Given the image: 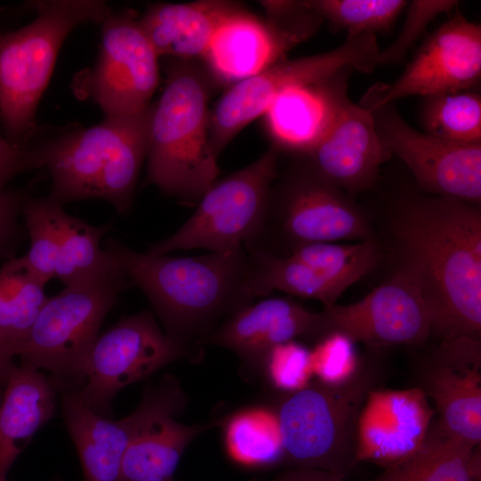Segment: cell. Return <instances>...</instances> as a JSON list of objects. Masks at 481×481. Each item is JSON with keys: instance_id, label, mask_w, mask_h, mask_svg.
Segmentation results:
<instances>
[{"instance_id": "cell-1", "label": "cell", "mask_w": 481, "mask_h": 481, "mask_svg": "<svg viewBox=\"0 0 481 481\" xmlns=\"http://www.w3.org/2000/svg\"><path fill=\"white\" fill-rule=\"evenodd\" d=\"M391 230L404 266L420 285L438 343L480 340L481 210L440 195H409Z\"/></svg>"}, {"instance_id": "cell-2", "label": "cell", "mask_w": 481, "mask_h": 481, "mask_svg": "<svg viewBox=\"0 0 481 481\" xmlns=\"http://www.w3.org/2000/svg\"><path fill=\"white\" fill-rule=\"evenodd\" d=\"M103 249L117 259L132 287L145 294L166 334L189 349L257 298L244 247L179 257L137 252L108 238Z\"/></svg>"}, {"instance_id": "cell-3", "label": "cell", "mask_w": 481, "mask_h": 481, "mask_svg": "<svg viewBox=\"0 0 481 481\" xmlns=\"http://www.w3.org/2000/svg\"><path fill=\"white\" fill-rule=\"evenodd\" d=\"M165 72L163 93L154 102L146 183L195 206L220 173L209 141L214 84L196 60L168 58Z\"/></svg>"}, {"instance_id": "cell-4", "label": "cell", "mask_w": 481, "mask_h": 481, "mask_svg": "<svg viewBox=\"0 0 481 481\" xmlns=\"http://www.w3.org/2000/svg\"><path fill=\"white\" fill-rule=\"evenodd\" d=\"M153 110L151 103L140 112L106 117L50 140L45 164L53 179L49 197L62 206L99 198L119 214L127 211L148 155Z\"/></svg>"}, {"instance_id": "cell-5", "label": "cell", "mask_w": 481, "mask_h": 481, "mask_svg": "<svg viewBox=\"0 0 481 481\" xmlns=\"http://www.w3.org/2000/svg\"><path fill=\"white\" fill-rule=\"evenodd\" d=\"M29 19L0 30V115L8 141L25 148L37 133L35 112L66 37L79 25L102 23L112 12L102 0L29 2Z\"/></svg>"}, {"instance_id": "cell-6", "label": "cell", "mask_w": 481, "mask_h": 481, "mask_svg": "<svg viewBox=\"0 0 481 481\" xmlns=\"http://www.w3.org/2000/svg\"><path fill=\"white\" fill-rule=\"evenodd\" d=\"M381 375L379 362L370 357L361 359L356 372L345 382L330 385L316 379L283 394L273 409L281 432L284 461L295 468L346 477L356 462L361 409Z\"/></svg>"}, {"instance_id": "cell-7", "label": "cell", "mask_w": 481, "mask_h": 481, "mask_svg": "<svg viewBox=\"0 0 481 481\" xmlns=\"http://www.w3.org/2000/svg\"><path fill=\"white\" fill-rule=\"evenodd\" d=\"M274 180L261 232L244 246L248 252L284 257L314 242L371 239L363 212L304 156Z\"/></svg>"}, {"instance_id": "cell-8", "label": "cell", "mask_w": 481, "mask_h": 481, "mask_svg": "<svg viewBox=\"0 0 481 481\" xmlns=\"http://www.w3.org/2000/svg\"><path fill=\"white\" fill-rule=\"evenodd\" d=\"M130 287L118 265L48 297L16 355L22 363L51 372L56 388L78 389L86 356L104 318Z\"/></svg>"}, {"instance_id": "cell-9", "label": "cell", "mask_w": 481, "mask_h": 481, "mask_svg": "<svg viewBox=\"0 0 481 481\" xmlns=\"http://www.w3.org/2000/svg\"><path fill=\"white\" fill-rule=\"evenodd\" d=\"M279 153L272 146L249 165L216 180L188 220L167 238L151 244L146 253L158 256L196 249L227 253L254 240L279 175Z\"/></svg>"}, {"instance_id": "cell-10", "label": "cell", "mask_w": 481, "mask_h": 481, "mask_svg": "<svg viewBox=\"0 0 481 481\" xmlns=\"http://www.w3.org/2000/svg\"><path fill=\"white\" fill-rule=\"evenodd\" d=\"M379 52L376 35L347 34L338 47L325 53L280 61L230 87L210 111L209 141L218 159L228 143L260 116L285 90L327 79L346 68L370 73Z\"/></svg>"}, {"instance_id": "cell-11", "label": "cell", "mask_w": 481, "mask_h": 481, "mask_svg": "<svg viewBox=\"0 0 481 481\" xmlns=\"http://www.w3.org/2000/svg\"><path fill=\"white\" fill-rule=\"evenodd\" d=\"M192 355L143 310L120 319L99 334L85 359L80 387L72 390L87 407L110 417L111 403L123 387Z\"/></svg>"}, {"instance_id": "cell-12", "label": "cell", "mask_w": 481, "mask_h": 481, "mask_svg": "<svg viewBox=\"0 0 481 481\" xmlns=\"http://www.w3.org/2000/svg\"><path fill=\"white\" fill-rule=\"evenodd\" d=\"M101 50L92 69L77 75L74 90L96 102L106 117L148 107L159 83V56L133 15L112 12L102 22Z\"/></svg>"}, {"instance_id": "cell-13", "label": "cell", "mask_w": 481, "mask_h": 481, "mask_svg": "<svg viewBox=\"0 0 481 481\" xmlns=\"http://www.w3.org/2000/svg\"><path fill=\"white\" fill-rule=\"evenodd\" d=\"M321 313L322 337L339 333L376 349L422 346L431 336V317L422 290L401 265L362 299L326 306Z\"/></svg>"}, {"instance_id": "cell-14", "label": "cell", "mask_w": 481, "mask_h": 481, "mask_svg": "<svg viewBox=\"0 0 481 481\" xmlns=\"http://www.w3.org/2000/svg\"><path fill=\"white\" fill-rule=\"evenodd\" d=\"M481 77V27L460 12L422 44L401 76L371 86L358 103L367 110L412 95L468 91Z\"/></svg>"}, {"instance_id": "cell-15", "label": "cell", "mask_w": 481, "mask_h": 481, "mask_svg": "<svg viewBox=\"0 0 481 481\" xmlns=\"http://www.w3.org/2000/svg\"><path fill=\"white\" fill-rule=\"evenodd\" d=\"M186 397L179 383L167 376L147 388L138 407L114 420L86 406L74 392L62 397V411L76 445L85 481H121L125 453L134 438L157 418L181 412Z\"/></svg>"}, {"instance_id": "cell-16", "label": "cell", "mask_w": 481, "mask_h": 481, "mask_svg": "<svg viewBox=\"0 0 481 481\" xmlns=\"http://www.w3.org/2000/svg\"><path fill=\"white\" fill-rule=\"evenodd\" d=\"M369 111L383 147L404 161L423 192L480 205L481 143H457L420 132L395 103Z\"/></svg>"}, {"instance_id": "cell-17", "label": "cell", "mask_w": 481, "mask_h": 481, "mask_svg": "<svg viewBox=\"0 0 481 481\" xmlns=\"http://www.w3.org/2000/svg\"><path fill=\"white\" fill-rule=\"evenodd\" d=\"M419 387L435 405L436 421L474 445L481 442V340L438 343L418 368Z\"/></svg>"}, {"instance_id": "cell-18", "label": "cell", "mask_w": 481, "mask_h": 481, "mask_svg": "<svg viewBox=\"0 0 481 481\" xmlns=\"http://www.w3.org/2000/svg\"><path fill=\"white\" fill-rule=\"evenodd\" d=\"M435 410L417 387L373 389L361 409L355 433V461L385 469L416 452L434 420Z\"/></svg>"}, {"instance_id": "cell-19", "label": "cell", "mask_w": 481, "mask_h": 481, "mask_svg": "<svg viewBox=\"0 0 481 481\" xmlns=\"http://www.w3.org/2000/svg\"><path fill=\"white\" fill-rule=\"evenodd\" d=\"M322 337L321 312H311L289 298H267L226 318L200 346L227 348L247 368L259 371L273 347L299 338L316 342Z\"/></svg>"}, {"instance_id": "cell-20", "label": "cell", "mask_w": 481, "mask_h": 481, "mask_svg": "<svg viewBox=\"0 0 481 481\" xmlns=\"http://www.w3.org/2000/svg\"><path fill=\"white\" fill-rule=\"evenodd\" d=\"M347 194L371 190L391 154L381 144L371 113L350 99L322 139L305 155Z\"/></svg>"}, {"instance_id": "cell-21", "label": "cell", "mask_w": 481, "mask_h": 481, "mask_svg": "<svg viewBox=\"0 0 481 481\" xmlns=\"http://www.w3.org/2000/svg\"><path fill=\"white\" fill-rule=\"evenodd\" d=\"M346 68L322 81L290 87L264 113L266 133L280 152L305 155L322 139L338 111L349 100Z\"/></svg>"}, {"instance_id": "cell-22", "label": "cell", "mask_w": 481, "mask_h": 481, "mask_svg": "<svg viewBox=\"0 0 481 481\" xmlns=\"http://www.w3.org/2000/svg\"><path fill=\"white\" fill-rule=\"evenodd\" d=\"M298 44L244 9L218 29L201 61L214 85L230 87L280 61Z\"/></svg>"}, {"instance_id": "cell-23", "label": "cell", "mask_w": 481, "mask_h": 481, "mask_svg": "<svg viewBox=\"0 0 481 481\" xmlns=\"http://www.w3.org/2000/svg\"><path fill=\"white\" fill-rule=\"evenodd\" d=\"M243 10L222 0L159 3L150 5L138 20L159 57L198 61L218 29Z\"/></svg>"}, {"instance_id": "cell-24", "label": "cell", "mask_w": 481, "mask_h": 481, "mask_svg": "<svg viewBox=\"0 0 481 481\" xmlns=\"http://www.w3.org/2000/svg\"><path fill=\"white\" fill-rule=\"evenodd\" d=\"M56 387L25 363L11 374L0 403V481L35 433L54 414Z\"/></svg>"}, {"instance_id": "cell-25", "label": "cell", "mask_w": 481, "mask_h": 481, "mask_svg": "<svg viewBox=\"0 0 481 481\" xmlns=\"http://www.w3.org/2000/svg\"><path fill=\"white\" fill-rule=\"evenodd\" d=\"M481 456L474 446L433 420L420 447L371 481H480Z\"/></svg>"}, {"instance_id": "cell-26", "label": "cell", "mask_w": 481, "mask_h": 481, "mask_svg": "<svg viewBox=\"0 0 481 481\" xmlns=\"http://www.w3.org/2000/svg\"><path fill=\"white\" fill-rule=\"evenodd\" d=\"M175 416L157 418L134 438L124 456L121 481H173L188 445L216 425H186L175 420Z\"/></svg>"}, {"instance_id": "cell-27", "label": "cell", "mask_w": 481, "mask_h": 481, "mask_svg": "<svg viewBox=\"0 0 481 481\" xmlns=\"http://www.w3.org/2000/svg\"><path fill=\"white\" fill-rule=\"evenodd\" d=\"M45 286L23 257L9 258L0 267V346L12 357L48 298Z\"/></svg>"}, {"instance_id": "cell-28", "label": "cell", "mask_w": 481, "mask_h": 481, "mask_svg": "<svg viewBox=\"0 0 481 481\" xmlns=\"http://www.w3.org/2000/svg\"><path fill=\"white\" fill-rule=\"evenodd\" d=\"M228 456L253 468L269 467L284 461L282 436L273 408L250 406L221 422Z\"/></svg>"}, {"instance_id": "cell-29", "label": "cell", "mask_w": 481, "mask_h": 481, "mask_svg": "<svg viewBox=\"0 0 481 481\" xmlns=\"http://www.w3.org/2000/svg\"><path fill=\"white\" fill-rule=\"evenodd\" d=\"M111 228V223L92 225L64 210L61 217L55 278L70 287L118 266L117 259L100 247L102 238Z\"/></svg>"}, {"instance_id": "cell-30", "label": "cell", "mask_w": 481, "mask_h": 481, "mask_svg": "<svg viewBox=\"0 0 481 481\" xmlns=\"http://www.w3.org/2000/svg\"><path fill=\"white\" fill-rule=\"evenodd\" d=\"M420 117L428 135L457 143H481V97L477 92L426 96Z\"/></svg>"}, {"instance_id": "cell-31", "label": "cell", "mask_w": 481, "mask_h": 481, "mask_svg": "<svg viewBox=\"0 0 481 481\" xmlns=\"http://www.w3.org/2000/svg\"><path fill=\"white\" fill-rule=\"evenodd\" d=\"M286 256L320 271L347 289L373 270L379 262L380 251L378 243L371 238L348 244H304Z\"/></svg>"}, {"instance_id": "cell-32", "label": "cell", "mask_w": 481, "mask_h": 481, "mask_svg": "<svg viewBox=\"0 0 481 481\" xmlns=\"http://www.w3.org/2000/svg\"><path fill=\"white\" fill-rule=\"evenodd\" d=\"M63 211V206L49 196L27 197L22 206L21 216L29 237V249L22 257L45 284L55 278Z\"/></svg>"}, {"instance_id": "cell-33", "label": "cell", "mask_w": 481, "mask_h": 481, "mask_svg": "<svg viewBox=\"0 0 481 481\" xmlns=\"http://www.w3.org/2000/svg\"><path fill=\"white\" fill-rule=\"evenodd\" d=\"M335 30L347 34L387 31L408 5L404 0H306Z\"/></svg>"}, {"instance_id": "cell-34", "label": "cell", "mask_w": 481, "mask_h": 481, "mask_svg": "<svg viewBox=\"0 0 481 481\" xmlns=\"http://www.w3.org/2000/svg\"><path fill=\"white\" fill-rule=\"evenodd\" d=\"M259 371L275 390L296 392L314 377L310 350L297 340L280 344L266 354Z\"/></svg>"}, {"instance_id": "cell-35", "label": "cell", "mask_w": 481, "mask_h": 481, "mask_svg": "<svg viewBox=\"0 0 481 481\" xmlns=\"http://www.w3.org/2000/svg\"><path fill=\"white\" fill-rule=\"evenodd\" d=\"M455 0H414L408 4L406 19L394 42L376 57V67L402 62L409 50L439 15L450 13Z\"/></svg>"}, {"instance_id": "cell-36", "label": "cell", "mask_w": 481, "mask_h": 481, "mask_svg": "<svg viewBox=\"0 0 481 481\" xmlns=\"http://www.w3.org/2000/svg\"><path fill=\"white\" fill-rule=\"evenodd\" d=\"M355 344L339 333L328 334L316 341L314 347L310 350L314 377L330 385L349 379L361 363Z\"/></svg>"}, {"instance_id": "cell-37", "label": "cell", "mask_w": 481, "mask_h": 481, "mask_svg": "<svg viewBox=\"0 0 481 481\" xmlns=\"http://www.w3.org/2000/svg\"><path fill=\"white\" fill-rule=\"evenodd\" d=\"M266 21L291 36L298 43L312 37L323 21L321 17L303 1H262Z\"/></svg>"}, {"instance_id": "cell-38", "label": "cell", "mask_w": 481, "mask_h": 481, "mask_svg": "<svg viewBox=\"0 0 481 481\" xmlns=\"http://www.w3.org/2000/svg\"><path fill=\"white\" fill-rule=\"evenodd\" d=\"M27 197L16 190L4 189L0 192V258L15 257L23 232L20 217Z\"/></svg>"}, {"instance_id": "cell-39", "label": "cell", "mask_w": 481, "mask_h": 481, "mask_svg": "<svg viewBox=\"0 0 481 481\" xmlns=\"http://www.w3.org/2000/svg\"><path fill=\"white\" fill-rule=\"evenodd\" d=\"M49 140L19 148L4 140L0 135V192L9 180L29 169L45 167Z\"/></svg>"}, {"instance_id": "cell-40", "label": "cell", "mask_w": 481, "mask_h": 481, "mask_svg": "<svg viewBox=\"0 0 481 481\" xmlns=\"http://www.w3.org/2000/svg\"><path fill=\"white\" fill-rule=\"evenodd\" d=\"M273 481H346L342 477L330 472L313 469L295 468L277 477Z\"/></svg>"}, {"instance_id": "cell-41", "label": "cell", "mask_w": 481, "mask_h": 481, "mask_svg": "<svg viewBox=\"0 0 481 481\" xmlns=\"http://www.w3.org/2000/svg\"><path fill=\"white\" fill-rule=\"evenodd\" d=\"M12 358L0 346V385H6L16 365Z\"/></svg>"}, {"instance_id": "cell-42", "label": "cell", "mask_w": 481, "mask_h": 481, "mask_svg": "<svg viewBox=\"0 0 481 481\" xmlns=\"http://www.w3.org/2000/svg\"><path fill=\"white\" fill-rule=\"evenodd\" d=\"M2 395H0V403H1Z\"/></svg>"}]
</instances>
